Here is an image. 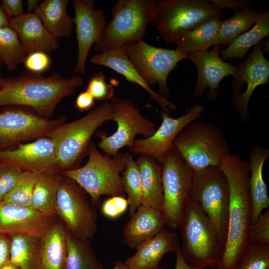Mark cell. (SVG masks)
Wrapping results in <instances>:
<instances>
[{
    "label": "cell",
    "instance_id": "27",
    "mask_svg": "<svg viewBox=\"0 0 269 269\" xmlns=\"http://www.w3.org/2000/svg\"><path fill=\"white\" fill-rule=\"evenodd\" d=\"M68 0H44L37 6L34 13L55 38L70 37L74 24L67 10Z\"/></svg>",
    "mask_w": 269,
    "mask_h": 269
},
{
    "label": "cell",
    "instance_id": "30",
    "mask_svg": "<svg viewBox=\"0 0 269 269\" xmlns=\"http://www.w3.org/2000/svg\"><path fill=\"white\" fill-rule=\"evenodd\" d=\"M61 177V172L39 175L33 192L31 207L44 215L57 217L56 197Z\"/></svg>",
    "mask_w": 269,
    "mask_h": 269
},
{
    "label": "cell",
    "instance_id": "31",
    "mask_svg": "<svg viewBox=\"0 0 269 269\" xmlns=\"http://www.w3.org/2000/svg\"><path fill=\"white\" fill-rule=\"evenodd\" d=\"M221 22V19H215L186 32L176 42V49L188 54L219 45L218 33Z\"/></svg>",
    "mask_w": 269,
    "mask_h": 269
},
{
    "label": "cell",
    "instance_id": "24",
    "mask_svg": "<svg viewBox=\"0 0 269 269\" xmlns=\"http://www.w3.org/2000/svg\"><path fill=\"white\" fill-rule=\"evenodd\" d=\"M165 228L159 210L141 205L124 228L123 243L130 248L136 249Z\"/></svg>",
    "mask_w": 269,
    "mask_h": 269
},
{
    "label": "cell",
    "instance_id": "33",
    "mask_svg": "<svg viewBox=\"0 0 269 269\" xmlns=\"http://www.w3.org/2000/svg\"><path fill=\"white\" fill-rule=\"evenodd\" d=\"M269 35V16L257 22L251 29L236 38L227 48L220 50L222 59L244 58L253 46Z\"/></svg>",
    "mask_w": 269,
    "mask_h": 269
},
{
    "label": "cell",
    "instance_id": "14",
    "mask_svg": "<svg viewBox=\"0 0 269 269\" xmlns=\"http://www.w3.org/2000/svg\"><path fill=\"white\" fill-rule=\"evenodd\" d=\"M66 119L64 116L45 118L21 108L4 109L0 112V150L13 148L21 142L47 137Z\"/></svg>",
    "mask_w": 269,
    "mask_h": 269
},
{
    "label": "cell",
    "instance_id": "13",
    "mask_svg": "<svg viewBox=\"0 0 269 269\" xmlns=\"http://www.w3.org/2000/svg\"><path fill=\"white\" fill-rule=\"evenodd\" d=\"M112 121L117 124V129L108 136L101 134L98 144L106 155L113 156L125 146L131 147L137 135L143 138L151 136L156 131L155 124L143 117L130 100L114 97L111 100Z\"/></svg>",
    "mask_w": 269,
    "mask_h": 269
},
{
    "label": "cell",
    "instance_id": "53",
    "mask_svg": "<svg viewBox=\"0 0 269 269\" xmlns=\"http://www.w3.org/2000/svg\"><path fill=\"white\" fill-rule=\"evenodd\" d=\"M3 79L4 78H3L2 77V75H1V74L0 73V89L2 87V84H3Z\"/></svg>",
    "mask_w": 269,
    "mask_h": 269
},
{
    "label": "cell",
    "instance_id": "49",
    "mask_svg": "<svg viewBox=\"0 0 269 269\" xmlns=\"http://www.w3.org/2000/svg\"><path fill=\"white\" fill-rule=\"evenodd\" d=\"M11 19L0 6V29L10 26Z\"/></svg>",
    "mask_w": 269,
    "mask_h": 269
},
{
    "label": "cell",
    "instance_id": "55",
    "mask_svg": "<svg viewBox=\"0 0 269 269\" xmlns=\"http://www.w3.org/2000/svg\"><path fill=\"white\" fill-rule=\"evenodd\" d=\"M3 64H2V63L1 62V61L0 60V68H1V67L2 66V65H3Z\"/></svg>",
    "mask_w": 269,
    "mask_h": 269
},
{
    "label": "cell",
    "instance_id": "6",
    "mask_svg": "<svg viewBox=\"0 0 269 269\" xmlns=\"http://www.w3.org/2000/svg\"><path fill=\"white\" fill-rule=\"evenodd\" d=\"M173 145L193 171L219 166L223 158L230 154L221 128L214 123L202 120H195L185 127Z\"/></svg>",
    "mask_w": 269,
    "mask_h": 269
},
{
    "label": "cell",
    "instance_id": "16",
    "mask_svg": "<svg viewBox=\"0 0 269 269\" xmlns=\"http://www.w3.org/2000/svg\"><path fill=\"white\" fill-rule=\"evenodd\" d=\"M204 107L197 102L186 113L179 118H172L162 111V122L159 128L148 137L135 139L130 147L131 152L146 155L161 164L173 145L177 134L188 124L201 117Z\"/></svg>",
    "mask_w": 269,
    "mask_h": 269
},
{
    "label": "cell",
    "instance_id": "34",
    "mask_svg": "<svg viewBox=\"0 0 269 269\" xmlns=\"http://www.w3.org/2000/svg\"><path fill=\"white\" fill-rule=\"evenodd\" d=\"M10 262L19 269H30L40 244V238L25 234L9 235Z\"/></svg>",
    "mask_w": 269,
    "mask_h": 269
},
{
    "label": "cell",
    "instance_id": "41",
    "mask_svg": "<svg viewBox=\"0 0 269 269\" xmlns=\"http://www.w3.org/2000/svg\"><path fill=\"white\" fill-rule=\"evenodd\" d=\"M248 244L269 245V210H266L258 221L251 225L249 233Z\"/></svg>",
    "mask_w": 269,
    "mask_h": 269
},
{
    "label": "cell",
    "instance_id": "56",
    "mask_svg": "<svg viewBox=\"0 0 269 269\" xmlns=\"http://www.w3.org/2000/svg\"><path fill=\"white\" fill-rule=\"evenodd\" d=\"M157 269H166L165 268H158Z\"/></svg>",
    "mask_w": 269,
    "mask_h": 269
},
{
    "label": "cell",
    "instance_id": "11",
    "mask_svg": "<svg viewBox=\"0 0 269 269\" xmlns=\"http://www.w3.org/2000/svg\"><path fill=\"white\" fill-rule=\"evenodd\" d=\"M124 46L130 60L145 83L149 86L157 84L158 94L168 100L170 95L168 76L178 62L187 59L188 54L177 49L156 47L143 39Z\"/></svg>",
    "mask_w": 269,
    "mask_h": 269
},
{
    "label": "cell",
    "instance_id": "51",
    "mask_svg": "<svg viewBox=\"0 0 269 269\" xmlns=\"http://www.w3.org/2000/svg\"><path fill=\"white\" fill-rule=\"evenodd\" d=\"M112 269H130L122 261H117L115 263Z\"/></svg>",
    "mask_w": 269,
    "mask_h": 269
},
{
    "label": "cell",
    "instance_id": "44",
    "mask_svg": "<svg viewBox=\"0 0 269 269\" xmlns=\"http://www.w3.org/2000/svg\"><path fill=\"white\" fill-rule=\"evenodd\" d=\"M0 6L11 18L24 13L23 1L21 0H2Z\"/></svg>",
    "mask_w": 269,
    "mask_h": 269
},
{
    "label": "cell",
    "instance_id": "52",
    "mask_svg": "<svg viewBox=\"0 0 269 269\" xmlns=\"http://www.w3.org/2000/svg\"><path fill=\"white\" fill-rule=\"evenodd\" d=\"M0 269H19L17 268L16 266H15L14 265H13L12 263L9 262L8 264L2 267L1 268H0Z\"/></svg>",
    "mask_w": 269,
    "mask_h": 269
},
{
    "label": "cell",
    "instance_id": "12",
    "mask_svg": "<svg viewBox=\"0 0 269 269\" xmlns=\"http://www.w3.org/2000/svg\"><path fill=\"white\" fill-rule=\"evenodd\" d=\"M56 211L73 235L91 240L97 230L98 215L87 193L75 181L62 175L56 197Z\"/></svg>",
    "mask_w": 269,
    "mask_h": 269
},
{
    "label": "cell",
    "instance_id": "45",
    "mask_svg": "<svg viewBox=\"0 0 269 269\" xmlns=\"http://www.w3.org/2000/svg\"><path fill=\"white\" fill-rule=\"evenodd\" d=\"M95 100L87 90L79 94L74 103V107L79 112H83L92 108Z\"/></svg>",
    "mask_w": 269,
    "mask_h": 269
},
{
    "label": "cell",
    "instance_id": "4",
    "mask_svg": "<svg viewBox=\"0 0 269 269\" xmlns=\"http://www.w3.org/2000/svg\"><path fill=\"white\" fill-rule=\"evenodd\" d=\"M224 16V9L210 0H163L155 2L150 23L167 44H175L186 32Z\"/></svg>",
    "mask_w": 269,
    "mask_h": 269
},
{
    "label": "cell",
    "instance_id": "5",
    "mask_svg": "<svg viewBox=\"0 0 269 269\" xmlns=\"http://www.w3.org/2000/svg\"><path fill=\"white\" fill-rule=\"evenodd\" d=\"M110 102L95 107L84 116L64 123L47 137L54 144L59 167L61 171L76 168L85 153L88 154L91 138L104 123L112 121Z\"/></svg>",
    "mask_w": 269,
    "mask_h": 269
},
{
    "label": "cell",
    "instance_id": "20",
    "mask_svg": "<svg viewBox=\"0 0 269 269\" xmlns=\"http://www.w3.org/2000/svg\"><path fill=\"white\" fill-rule=\"evenodd\" d=\"M55 218L31 207L0 202V233L25 234L41 238Z\"/></svg>",
    "mask_w": 269,
    "mask_h": 269
},
{
    "label": "cell",
    "instance_id": "10",
    "mask_svg": "<svg viewBox=\"0 0 269 269\" xmlns=\"http://www.w3.org/2000/svg\"><path fill=\"white\" fill-rule=\"evenodd\" d=\"M229 199L228 181L219 166L194 171L191 200L211 221L223 249L228 232Z\"/></svg>",
    "mask_w": 269,
    "mask_h": 269
},
{
    "label": "cell",
    "instance_id": "21",
    "mask_svg": "<svg viewBox=\"0 0 269 269\" xmlns=\"http://www.w3.org/2000/svg\"><path fill=\"white\" fill-rule=\"evenodd\" d=\"M90 62L93 64L108 67L124 76L128 81L140 86L166 113L169 114L176 109L175 104L154 91L145 83L130 60L125 46L95 54Z\"/></svg>",
    "mask_w": 269,
    "mask_h": 269
},
{
    "label": "cell",
    "instance_id": "29",
    "mask_svg": "<svg viewBox=\"0 0 269 269\" xmlns=\"http://www.w3.org/2000/svg\"><path fill=\"white\" fill-rule=\"evenodd\" d=\"M66 257L64 269H104L90 240L78 237L66 229Z\"/></svg>",
    "mask_w": 269,
    "mask_h": 269
},
{
    "label": "cell",
    "instance_id": "8",
    "mask_svg": "<svg viewBox=\"0 0 269 269\" xmlns=\"http://www.w3.org/2000/svg\"><path fill=\"white\" fill-rule=\"evenodd\" d=\"M155 0H120L112 9V18L93 46L97 52L115 49L142 39L154 13Z\"/></svg>",
    "mask_w": 269,
    "mask_h": 269
},
{
    "label": "cell",
    "instance_id": "28",
    "mask_svg": "<svg viewBox=\"0 0 269 269\" xmlns=\"http://www.w3.org/2000/svg\"><path fill=\"white\" fill-rule=\"evenodd\" d=\"M136 161L139 167L142 186L141 205L160 211L163 201L161 164L143 154L139 155Z\"/></svg>",
    "mask_w": 269,
    "mask_h": 269
},
{
    "label": "cell",
    "instance_id": "43",
    "mask_svg": "<svg viewBox=\"0 0 269 269\" xmlns=\"http://www.w3.org/2000/svg\"><path fill=\"white\" fill-rule=\"evenodd\" d=\"M23 64L27 70L41 74L49 69L51 60L47 53L35 51L26 55Z\"/></svg>",
    "mask_w": 269,
    "mask_h": 269
},
{
    "label": "cell",
    "instance_id": "17",
    "mask_svg": "<svg viewBox=\"0 0 269 269\" xmlns=\"http://www.w3.org/2000/svg\"><path fill=\"white\" fill-rule=\"evenodd\" d=\"M94 3L92 0H73L78 43L77 63L73 72L84 75L89 51L102 36L107 24L103 10L95 9Z\"/></svg>",
    "mask_w": 269,
    "mask_h": 269
},
{
    "label": "cell",
    "instance_id": "26",
    "mask_svg": "<svg viewBox=\"0 0 269 269\" xmlns=\"http://www.w3.org/2000/svg\"><path fill=\"white\" fill-rule=\"evenodd\" d=\"M269 158V150L267 147L256 145L252 148L248 162L252 203L251 225L257 222L263 211L268 209L269 206L267 186L263 176L264 164Z\"/></svg>",
    "mask_w": 269,
    "mask_h": 269
},
{
    "label": "cell",
    "instance_id": "3",
    "mask_svg": "<svg viewBox=\"0 0 269 269\" xmlns=\"http://www.w3.org/2000/svg\"><path fill=\"white\" fill-rule=\"evenodd\" d=\"M88 159L83 166L61 171V174L75 181L90 197L96 208L102 196L125 197L121 173L125 168L130 153L113 156L103 155L94 142H91Z\"/></svg>",
    "mask_w": 269,
    "mask_h": 269
},
{
    "label": "cell",
    "instance_id": "9",
    "mask_svg": "<svg viewBox=\"0 0 269 269\" xmlns=\"http://www.w3.org/2000/svg\"><path fill=\"white\" fill-rule=\"evenodd\" d=\"M163 201L160 209L165 227L180 228L191 200L194 171L173 145L161 164Z\"/></svg>",
    "mask_w": 269,
    "mask_h": 269
},
{
    "label": "cell",
    "instance_id": "38",
    "mask_svg": "<svg viewBox=\"0 0 269 269\" xmlns=\"http://www.w3.org/2000/svg\"><path fill=\"white\" fill-rule=\"evenodd\" d=\"M235 269H269V245L248 244Z\"/></svg>",
    "mask_w": 269,
    "mask_h": 269
},
{
    "label": "cell",
    "instance_id": "35",
    "mask_svg": "<svg viewBox=\"0 0 269 269\" xmlns=\"http://www.w3.org/2000/svg\"><path fill=\"white\" fill-rule=\"evenodd\" d=\"M19 38L10 26L0 29V60L10 72L14 71L26 57Z\"/></svg>",
    "mask_w": 269,
    "mask_h": 269
},
{
    "label": "cell",
    "instance_id": "37",
    "mask_svg": "<svg viewBox=\"0 0 269 269\" xmlns=\"http://www.w3.org/2000/svg\"><path fill=\"white\" fill-rule=\"evenodd\" d=\"M40 174L22 171L12 189L2 202L23 207H31L33 192Z\"/></svg>",
    "mask_w": 269,
    "mask_h": 269
},
{
    "label": "cell",
    "instance_id": "50",
    "mask_svg": "<svg viewBox=\"0 0 269 269\" xmlns=\"http://www.w3.org/2000/svg\"><path fill=\"white\" fill-rule=\"evenodd\" d=\"M39 0H28L27 2V12L31 13L32 11H34L38 5Z\"/></svg>",
    "mask_w": 269,
    "mask_h": 269
},
{
    "label": "cell",
    "instance_id": "23",
    "mask_svg": "<svg viewBox=\"0 0 269 269\" xmlns=\"http://www.w3.org/2000/svg\"><path fill=\"white\" fill-rule=\"evenodd\" d=\"M180 246L177 234L165 228L139 245L136 253L124 263L130 269H157L163 256Z\"/></svg>",
    "mask_w": 269,
    "mask_h": 269
},
{
    "label": "cell",
    "instance_id": "39",
    "mask_svg": "<svg viewBox=\"0 0 269 269\" xmlns=\"http://www.w3.org/2000/svg\"><path fill=\"white\" fill-rule=\"evenodd\" d=\"M86 90L95 100L108 102L114 97V90L106 81L104 73L100 71L90 77Z\"/></svg>",
    "mask_w": 269,
    "mask_h": 269
},
{
    "label": "cell",
    "instance_id": "32",
    "mask_svg": "<svg viewBox=\"0 0 269 269\" xmlns=\"http://www.w3.org/2000/svg\"><path fill=\"white\" fill-rule=\"evenodd\" d=\"M268 16L269 10L259 12L249 9L236 11L232 17L221 21L218 33L219 45H229L257 22Z\"/></svg>",
    "mask_w": 269,
    "mask_h": 269
},
{
    "label": "cell",
    "instance_id": "40",
    "mask_svg": "<svg viewBox=\"0 0 269 269\" xmlns=\"http://www.w3.org/2000/svg\"><path fill=\"white\" fill-rule=\"evenodd\" d=\"M22 172L15 164L8 161L0 162V202L12 189Z\"/></svg>",
    "mask_w": 269,
    "mask_h": 269
},
{
    "label": "cell",
    "instance_id": "7",
    "mask_svg": "<svg viewBox=\"0 0 269 269\" xmlns=\"http://www.w3.org/2000/svg\"><path fill=\"white\" fill-rule=\"evenodd\" d=\"M179 229L182 241L180 251L185 262L192 267L216 266L224 249L211 221L191 200Z\"/></svg>",
    "mask_w": 269,
    "mask_h": 269
},
{
    "label": "cell",
    "instance_id": "54",
    "mask_svg": "<svg viewBox=\"0 0 269 269\" xmlns=\"http://www.w3.org/2000/svg\"><path fill=\"white\" fill-rule=\"evenodd\" d=\"M209 269H217V268L215 266H211V267H210V268Z\"/></svg>",
    "mask_w": 269,
    "mask_h": 269
},
{
    "label": "cell",
    "instance_id": "18",
    "mask_svg": "<svg viewBox=\"0 0 269 269\" xmlns=\"http://www.w3.org/2000/svg\"><path fill=\"white\" fill-rule=\"evenodd\" d=\"M0 161L11 162L22 171L37 174L61 172L53 141L42 137L12 149L0 150Z\"/></svg>",
    "mask_w": 269,
    "mask_h": 269
},
{
    "label": "cell",
    "instance_id": "2",
    "mask_svg": "<svg viewBox=\"0 0 269 269\" xmlns=\"http://www.w3.org/2000/svg\"><path fill=\"white\" fill-rule=\"evenodd\" d=\"M83 83V78L77 75L64 78L54 73L45 77L26 70L16 77L4 78L0 89V108H27L42 117L50 119L58 104Z\"/></svg>",
    "mask_w": 269,
    "mask_h": 269
},
{
    "label": "cell",
    "instance_id": "46",
    "mask_svg": "<svg viewBox=\"0 0 269 269\" xmlns=\"http://www.w3.org/2000/svg\"><path fill=\"white\" fill-rule=\"evenodd\" d=\"M10 238L0 233V268L10 262Z\"/></svg>",
    "mask_w": 269,
    "mask_h": 269
},
{
    "label": "cell",
    "instance_id": "25",
    "mask_svg": "<svg viewBox=\"0 0 269 269\" xmlns=\"http://www.w3.org/2000/svg\"><path fill=\"white\" fill-rule=\"evenodd\" d=\"M66 228L54 220L40 238V245L31 269H64Z\"/></svg>",
    "mask_w": 269,
    "mask_h": 269
},
{
    "label": "cell",
    "instance_id": "1",
    "mask_svg": "<svg viewBox=\"0 0 269 269\" xmlns=\"http://www.w3.org/2000/svg\"><path fill=\"white\" fill-rule=\"evenodd\" d=\"M219 166L228 181L229 199L226 242L216 267L217 269H235L248 245L251 226L250 168L248 162L238 154L226 155Z\"/></svg>",
    "mask_w": 269,
    "mask_h": 269
},
{
    "label": "cell",
    "instance_id": "42",
    "mask_svg": "<svg viewBox=\"0 0 269 269\" xmlns=\"http://www.w3.org/2000/svg\"><path fill=\"white\" fill-rule=\"evenodd\" d=\"M128 208V200L125 197L112 196L103 202L101 212L106 217L114 219L123 215Z\"/></svg>",
    "mask_w": 269,
    "mask_h": 269
},
{
    "label": "cell",
    "instance_id": "47",
    "mask_svg": "<svg viewBox=\"0 0 269 269\" xmlns=\"http://www.w3.org/2000/svg\"><path fill=\"white\" fill-rule=\"evenodd\" d=\"M210 1L220 7H225L237 11L238 8L242 10L249 9V3L245 0H210Z\"/></svg>",
    "mask_w": 269,
    "mask_h": 269
},
{
    "label": "cell",
    "instance_id": "22",
    "mask_svg": "<svg viewBox=\"0 0 269 269\" xmlns=\"http://www.w3.org/2000/svg\"><path fill=\"white\" fill-rule=\"evenodd\" d=\"M10 27L18 35L26 56L35 51L51 52L59 46L58 39L50 33L34 13L26 12L12 18Z\"/></svg>",
    "mask_w": 269,
    "mask_h": 269
},
{
    "label": "cell",
    "instance_id": "36",
    "mask_svg": "<svg viewBox=\"0 0 269 269\" xmlns=\"http://www.w3.org/2000/svg\"><path fill=\"white\" fill-rule=\"evenodd\" d=\"M122 184L128 196L129 214L131 216L141 205L142 190L139 167L130 153L121 175Z\"/></svg>",
    "mask_w": 269,
    "mask_h": 269
},
{
    "label": "cell",
    "instance_id": "15",
    "mask_svg": "<svg viewBox=\"0 0 269 269\" xmlns=\"http://www.w3.org/2000/svg\"><path fill=\"white\" fill-rule=\"evenodd\" d=\"M231 81L233 105L244 122L250 119L249 101L257 87L269 83V62L261 45L254 46L247 58L237 66Z\"/></svg>",
    "mask_w": 269,
    "mask_h": 269
},
{
    "label": "cell",
    "instance_id": "19",
    "mask_svg": "<svg viewBox=\"0 0 269 269\" xmlns=\"http://www.w3.org/2000/svg\"><path fill=\"white\" fill-rule=\"evenodd\" d=\"M220 47L214 46L210 50L189 53L187 59L192 62L197 70V80L194 95L201 96L209 88L208 99L215 100L218 96L219 84L225 77L234 74L237 66L225 62L220 58Z\"/></svg>",
    "mask_w": 269,
    "mask_h": 269
},
{
    "label": "cell",
    "instance_id": "57",
    "mask_svg": "<svg viewBox=\"0 0 269 269\" xmlns=\"http://www.w3.org/2000/svg\"></svg>",
    "mask_w": 269,
    "mask_h": 269
},
{
    "label": "cell",
    "instance_id": "48",
    "mask_svg": "<svg viewBox=\"0 0 269 269\" xmlns=\"http://www.w3.org/2000/svg\"><path fill=\"white\" fill-rule=\"evenodd\" d=\"M176 254V260L175 269H204L203 267H192L187 264L180 251V246L177 249L175 252Z\"/></svg>",
    "mask_w": 269,
    "mask_h": 269
}]
</instances>
